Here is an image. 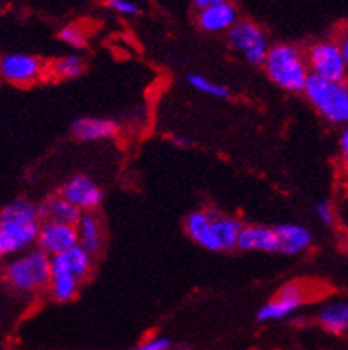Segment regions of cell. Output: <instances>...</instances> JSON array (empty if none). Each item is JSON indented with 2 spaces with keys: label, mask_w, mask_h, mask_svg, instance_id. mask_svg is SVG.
I'll use <instances>...</instances> for the list:
<instances>
[{
  "label": "cell",
  "mask_w": 348,
  "mask_h": 350,
  "mask_svg": "<svg viewBox=\"0 0 348 350\" xmlns=\"http://www.w3.org/2000/svg\"><path fill=\"white\" fill-rule=\"evenodd\" d=\"M77 240L79 245L84 251H88L91 256L100 253L103 244V226L102 221L94 212H85L80 215V219L75 224Z\"/></svg>",
  "instance_id": "e0dca14e"
},
{
  "label": "cell",
  "mask_w": 348,
  "mask_h": 350,
  "mask_svg": "<svg viewBox=\"0 0 348 350\" xmlns=\"http://www.w3.org/2000/svg\"><path fill=\"white\" fill-rule=\"evenodd\" d=\"M84 59L77 53H70V55H64L53 62L52 71L57 79H75L84 73Z\"/></svg>",
  "instance_id": "44dd1931"
},
{
  "label": "cell",
  "mask_w": 348,
  "mask_h": 350,
  "mask_svg": "<svg viewBox=\"0 0 348 350\" xmlns=\"http://www.w3.org/2000/svg\"><path fill=\"white\" fill-rule=\"evenodd\" d=\"M304 57L309 73L327 80H336V82H343L347 79L348 61L341 55L338 41H317L309 46Z\"/></svg>",
  "instance_id": "8992f818"
},
{
  "label": "cell",
  "mask_w": 348,
  "mask_h": 350,
  "mask_svg": "<svg viewBox=\"0 0 348 350\" xmlns=\"http://www.w3.org/2000/svg\"><path fill=\"white\" fill-rule=\"evenodd\" d=\"M46 75L41 59L29 53H8L0 57V79L14 85H31Z\"/></svg>",
  "instance_id": "52a82bcc"
},
{
  "label": "cell",
  "mask_w": 348,
  "mask_h": 350,
  "mask_svg": "<svg viewBox=\"0 0 348 350\" xmlns=\"http://www.w3.org/2000/svg\"><path fill=\"white\" fill-rule=\"evenodd\" d=\"M228 43L231 50L240 53L249 64L261 66L269 50V40L258 23L251 20H238L228 31Z\"/></svg>",
  "instance_id": "5b68a950"
},
{
  "label": "cell",
  "mask_w": 348,
  "mask_h": 350,
  "mask_svg": "<svg viewBox=\"0 0 348 350\" xmlns=\"http://www.w3.org/2000/svg\"><path fill=\"white\" fill-rule=\"evenodd\" d=\"M107 8H111L112 11L119 14H124V16H135L139 14V5L133 2V0H105Z\"/></svg>",
  "instance_id": "cb8c5ba5"
},
{
  "label": "cell",
  "mask_w": 348,
  "mask_h": 350,
  "mask_svg": "<svg viewBox=\"0 0 348 350\" xmlns=\"http://www.w3.org/2000/svg\"><path fill=\"white\" fill-rule=\"evenodd\" d=\"M71 132L79 141H105L118 135L119 124L112 120H103V118H80L73 123Z\"/></svg>",
  "instance_id": "2e32d148"
},
{
  "label": "cell",
  "mask_w": 348,
  "mask_h": 350,
  "mask_svg": "<svg viewBox=\"0 0 348 350\" xmlns=\"http://www.w3.org/2000/svg\"><path fill=\"white\" fill-rule=\"evenodd\" d=\"M213 228H215V235L219 239V244H221L222 251H231V249H237V239L238 233L242 230V222L238 219L231 217V215H226V213L217 212L213 210Z\"/></svg>",
  "instance_id": "ffe728a7"
},
{
  "label": "cell",
  "mask_w": 348,
  "mask_h": 350,
  "mask_svg": "<svg viewBox=\"0 0 348 350\" xmlns=\"http://www.w3.org/2000/svg\"><path fill=\"white\" fill-rule=\"evenodd\" d=\"M194 5L198 9H204L210 8V5H217V4H226V2H231V0H192Z\"/></svg>",
  "instance_id": "4316f807"
},
{
  "label": "cell",
  "mask_w": 348,
  "mask_h": 350,
  "mask_svg": "<svg viewBox=\"0 0 348 350\" xmlns=\"http://www.w3.org/2000/svg\"><path fill=\"white\" fill-rule=\"evenodd\" d=\"M40 224V208L29 200H14L0 210V267L36 245Z\"/></svg>",
  "instance_id": "6da1fadb"
},
{
  "label": "cell",
  "mask_w": 348,
  "mask_h": 350,
  "mask_svg": "<svg viewBox=\"0 0 348 350\" xmlns=\"http://www.w3.org/2000/svg\"><path fill=\"white\" fill-rule=\"evenodd\" d=\"M213 208H204L198 210V212H192L187 217L185 228L187 233L196 244L201 245L206 251H212V253H221V244H219V239L215 235V228H213Z\"/></svg>",
  "instance_id": "7c38bea8"
},
{
  "label": "cell",
  "mask_w": 348,
  "mask_h": 350,
  "mask_svg": "<svg viewBox=\"0 0 348 350\" xmlns=\"http://www.w3.org/2000/svg\"><path fill=\"white\" fill-rule=\"evenodd\" d=\"M314 212H317V215L325 226H332L334 224V210H332V204L329 201H320L314 206Z\"/></svg>",
  "instance_id": "d4e9b609"
},
{
  "label": "cell",
  "mask_w": 348,
  "mask_h": 350,
  "mask_svg": "<svg viewBox=\"0 0 348 350\" xmlns=\"http://www.w3.org/2000/svg\"><path fill=\"white\" fill-rule=\"evenodd\" d=\"M306 293H308V290L302 283H290L282 286L276 297L270 299L263 308H260L258 320L260 322H272V320H281L291 315L306 302Z\"/></svg>",
  "instance_id": "30bf717a"
},
{
  "label": "cell",
  "mask_w": 348,
  "mask_h": 350,
  "mask_svg": "<svg viewBox=\"0 0 348 350\" xmlns=\"http://www.w3.org/2000/svg\"><path fill=\"white\" fill-rule=\"evenodd\" d=\"M308 102L314 111L332 124H345L348 121V85L309 73L302 88Z\"/></svg>",
  "instance_id": "277c9868"
},
{
  "label": "cell",
  "mask_w": 348,
  "mask_h": 350,
  "mask_svg": "<svg viewBox=\"0 0 348 350\" xmlns=\"http://www.w3.org/2000/svg\"><path fill=\"white\" fill-rule=\"evenodd\" d=\"M340 151H341V157L347 160V157H348V130H343L340 135Z\"/></svg>",
  "instance_id": "83f0119b"
},
{
  "label": "cell",
  "mask_w": 348,
  "mask_h": 350,
  "mask_svg": "<svg viewBox=\"0 0 348 350\" xmlns=\"http://www.w3.org/2000/svg\"><path fill=\"white\" fill-rule=\"evenodd\" d=\"M59 38L66 44H70V46H75V49H82L85 44V34L77 25H68L61 29Z\"/></svg>",
  "instance_id": "603a6c76"
},
{
  "label": "cell",
  "mask_w": 348,
  "mask_h": 350,
  "mask_svg": "<svg viewBox=\"0 0 348 350\" xmlns=\"http://www.w3.org/2000/svg\"><path fill=\"white\" fill-rule=\"evenodd\" d=\"M261 66L265 68L269 79L282 91L302 93L309 70L304 53L297 46L290 43H278L269 46Z\"/></svg>",
  "instance_id": "3957f363"
},
{
  "label": "cell",
  "mask_w": 348,
  "mask_h": 350,
  "mask_svg": "<svg viewBox=\"0 0 348 350\" xmlns=\"http://www.w3.org/2000/svg\"><path fill=\"white\" fill-rule=\"evenodd\" d=\"M59 196L70 201L82 213L94 212L102 204L103 191L94 180L85 174H77L62 183Z\"/></svg>",
  "instance_id": "ba28073f"
},
{
  "label": "cell",
  "mask_w": 348,
  "mask_h": 350,
  "mask_svg": "<svg viewBox=\"0 0 348 350\" xmlns=\"http://www.w3.org/2000/svg\"><path fill=\"white\" fill-rule=\"evenodd\" d=\"M38 208H40L41 219H44V221H55L62 222V224H73V226L82 215L80 210H77L70 201H66L61 196L49 198L43 204H38Z\"/></svg>",
  "instance_id": "ac0fdd59"
},
{
  "label": "cell",
  "mask_w": 348,
  "mask_h": 350,
  "mask_svg": "<svg viewBox=\"0 0 348 350\" xmlns=\"http://www.w3.org/2000/svg\"><path fill=\"white\" fill-rule=\"evenodd\" d=\"M279 242V253L286 256H297L304 253L313 244L311 231L299 224H278L272 228Z\"/></svg>",
  "instance_id": "4fadbf2b"
},
{
  "label": "cell",
  "mask_w": 348,
  "mask_h": 350,
  "mask_svg": "<svg viewBox=\"0 0 348 350\" xmlns=\"http://www.w3.org/2000/svg\"><path fill=\"white\" fill-rule=\"evenodd\" d=\"M187 80H189V84L192 85L196 91L206 94V96L221 98V100L230 96V89L226 88V85L217 84V82L210 80L208 77L201 75V73H190V75L187 77Z\"/></svg>",
  "instance_id": "7402d4cb"
},
{
  "label": "cell",
  "mask_w": 348,
  "mask_h": 350,
  "mask_svg": "<svg viewBox=\"0 0 348 350\" xmlns=\"http://www.w3.org/2000/svg\"><path fill=\"white\" fill-rule=\"evenodd\" d=\"M2 271V281L18 293H38L46 288L50 280V256L41 249L31 247L8 258Z\"/></svg>",
  "instance_id": "7a4b0ae2"
},
{
  "label": "cell",
  "mask_w": 348,
  "mask_h": 350,
  "mask_svg": "<svg viewBox=\"0 0 348 350\" xmlns=\"http://www.w3.org/2000/svg\"><path fill=\"white\" fill-rule=\"evenodd\" d=\"M79 245L77 240V230L73 224H62L55 221H41L36 247L41 249L49 256L61 254L68 249Z\"/></svg>",
  "instance_id": "9c48e42d"
},
{
  "label": "cell",
  "mask_w": 348,
  "mask_h": 350,
  "mask_svg": "<svg viewBox=\"0 0 348 350\" xmlns=\"http://www.w3.org/2000/svg\"><path fill=\"white\" fill-rule=\"evenodd\" d=\"M50 271L64 272L80 283H84L93 271V256L80 245H75L64 253L50 256Z\"/></svg>",
  "instance_id": "8fae6325"
},
{
  "label": "cell",
  "mask_w": 348,
  "mask_h": 350,
  "mask_svg": "<svg viewBox=\"0 0 348 350\" xmlns=\"http://www.w3.org/2000/svg\"><path fill=\"white\" fill-rule=\"evenodd\" d=\"M237 249H240V251L279 253V242L272 228L252 224V226H242L237 239Z\"/></svg>",
  "instance_id": "5bb4252c"
},
{
  "label": "cell",
  "mask_w": 348,
  "mask_h": 350,
  "mask_svg": "<svg viewBox=\"0 0 348 350\" xmlns=\"http://www.w3.org/2000/svg\"><path fill=\"white\" fill-rule=\"evenodd\" d=\"M238 22V11L231 2L199 9L198 23L204 32H228Z\"/></svg>",
  "instance_id": "9a60e30c"
},
{
  "label": "cell",
  "mask_w": 348,
  "mask_h": 350,
  "mask_svg": "<svg viewBox=\"0 0 348 350\" xmlns=\"http://www.w3.org/2000/svg\"><path fill=\"white\" fill-rule=\"evenodd\" d=\"M171 349V342L168 338H155V340H150V342L141 343L139 347H135L133 350H169Z\"/></svg>",
  "instance_id": "484cf974"
},
{
  "label": "cell",
  "mask_w": 348,
  "mask_h": 350,
  "mask_svg": "<svg viewBox=\"0 0 348 350\" xmlns=\"http://www.w3.org/2000/svg\"><path fill=\"white\" fill-rule=\"evenodd\" d=\"M318 322L332 334H343L348 327V304L347 301L329 302L318 311Z\"/></svg>",
  "instance_id": "d6986e66"
},
{
  "label": "cell",
  "mask_w": 348,
  "mask_h": 350,
  "mask_svg": "<svg viewBox=\"0 0 348 350\" xmlns=\"http://www.w3.org/2000/svg\"><path fill=\"white\" fill-rule=\"evenodd\" d=\"M338 46H340L341 55H343V57L348 61V40H347V36H343V38L338 41Z\"/></svg>",
  "instance_id": "f1b7e54d"
}]
</instances>
